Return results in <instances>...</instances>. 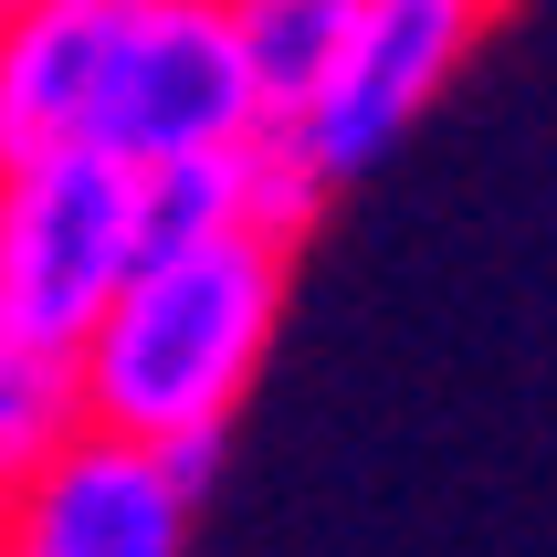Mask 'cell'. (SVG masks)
Listing matches in <instances>:
<instances>
[{
    "label": "cell",
    "mask_w": 557,
    "mask_h": 557,
    "mask_svg": "<svg viewBox=\"0 0 557 557\" xmlns=\"http://www.w3.org/2000/svg\"><path fill=\"white\" fill-rule=\"evenodd\" d=\"M148 453H158V473L200 505V495H211V473H221V453H232V432H180V442H148Z\"/></svg>",
    "instance_id": "9"
},
{
    "label": "cell",
    "mask_w": 557,
    "mask_h": 557,
    "mask_svg": "<svg viewBox=\"0 0 557 557\" xmlns=\"http://www.w3.org/2000/svg\"><path fill=\"white\" fill-rule=\"evenodd\" d=\"M137 0H0V169L42 148L116 158Z\"/></svg>",
    "instance_id": "4"
},
{
    "label": "cell",
    "mask_w": 557,
    "mask_h": 557,
    "mask_svg": "<svg viewBox=\"0 0 557 557\" xmlns=\"http://www.w3.org/2000/svg\"><path fill=\"white\" fill-rule=\"evenodd\" d=\"M337 22H347V0H232V42H243L252 116L263 126L306 116L315 74H326V53H337Z\"/></svg>",
    "instance_id": "7"
},
{
    "label": "cell",
    "mask_w": 557,
    "mask_h": 557,
    "mask_svg": "<svg viewBox=\"0 0 557 557\" xmlns=\"http://www.w3.org/2000/svg\"><path fill=\"white\" fill-rule=\"evenodd\" d=\"M495 11L505 0H347L337 53H326V74H315L306 116L284 126L295 158H306L326 189H347L358 169H379V158L410 137V116L463 74V53L495 32Z\"/></svg>",
    "instance_id": "3"
},
{
    "label": "cell",
    "mask_w": 557,
    "mask_h": 557,
    "mask_svg": "<svg viewBox=\"0 0 557 557\" xmlns=\"http://www.w3.org/2000/svg\"><path fill=\"white\" fill-rule=\"evenodd\" d=\"M243 148H252V137L148 158V169H137V232H148V243H200V232L252 221V169H243Z\"/></svg>",
    "instance_id": "8"
},
{
    "label": "cell",
    "mask_w": 557,
    "mask_h": 557,
    "mask_svg": "<svg viewBox=\"0 0 557 557\" xmlns=\"http://www.w3.org/2000/svg\"><path fill=\"white\" fill-rule=\"evenodd\" d=\"M0 557H189V495L158 473L148 442L85 432L0 505Z\"/></svg>",
    "instance_id": "5"
},
{
    "label": "cell",
    "mask_w": 557,
    "mask_h": 557,
    "mask_svg": "<svg viewBox=\"0 0 557 557\" xmlns=\"http://www.w3.org/2000/svg\"><path fill=\"white\" fill-rule=\"evenodd\" d=\"M148 252L137 232V169L95 148H42L0 169V315L74 347Z\"/></svg>",
    "instance_id": "2"
},
{
    "label": "cell",
    "mask_w": 557,
    "mask_h": 557,
    "mask_svg": "<svg viewBox=\"0 0 557 557\" xmlns=\"http://www.w3.org/2000/svg\"><path fill=\"white\" fill-rule=\"evenodd\" d=\"M284 284H295V243L252 221L200 232V243H148L106 295V315L74 337L85 421L116 442L232 432L284 326Z\"/></svg>",
    "instance_id": "1"
},
{
    "label": "cell",
    "mask_w": 557,
    "mask_h": 557,
    "mask_svg": "<svg viewBox=\"0 0 557 557\" xmlns=\"http://www.w3.org/2000/svg\"><path fill=\"white\" fill-rule=\"evenodd\" d=\"M85 369H74V347L32 337L0 315V505L22 495L32 473H53L74 442H85Z\"/></svg>",
    "instance_id": "6"
}]
</instances>
